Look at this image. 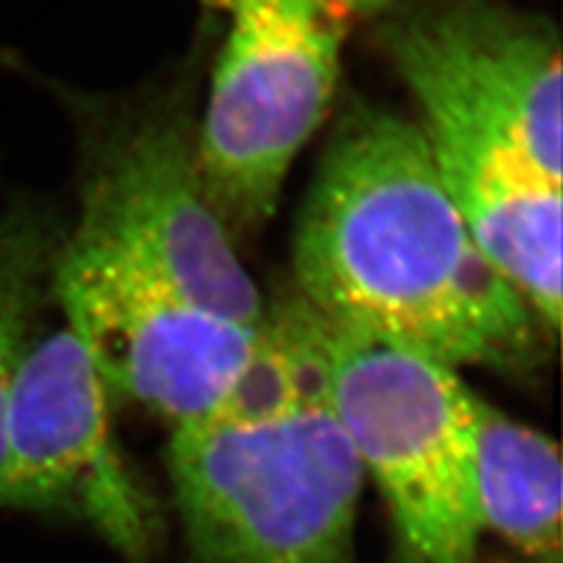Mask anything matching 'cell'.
Segmentation results:
<instances>
[{
  "mask_svg": "<svg viewBox=\"0 0 563 563\" xmlns=\"http://www.w3.org/2000/svg\"><path fill=\"white\" fill-rule=\"evenodd\" d=\"M322 3L336 14H357V16H368V14H378L385 8H390L395 0H322Z\"/></svg>",
  "mask_w": 563,
  "mask_h": 563,
  "instance_id": "obj_12",
  "label": "cell"
},
{
  "mask_svg": "<svg viewBox=\"0 0 563 563\" xmlns=\"http://www.w3.org/2000/svg\"><path fill=\"white\" fill-rule=\"evenodd\" d=\"M106 395L68 327L31 343L0 439V509L76 517L141 561L155 544L157 512L113 442Z\"/></svg>",
  "mask_w": 563,
  "mask_h": 563,
  "instance_id": "obj_7",
  "label": "cell"
},
{
  "mask_svg": "<svg viewBox=\"0 0 563 563\" xmlns=\"http://www.w3.org/2000/svg\"><path fill=\"white\" fill-rule=\"evenodd\" d=\"M477 503L484 531L536 563H561L563 470L548 434L479 401Z\"/></svg>",
  "mask_w": 563,
  "mask_h": 563,
  "instance_id": "obj_10",
  "label": "cell"
},
{
  "mask_svg": "<svg viewBox=\"0 0 563 563\" xmlns=\"http://www.w3.org/2000/svg\"><path fill=\"white\" fill-rule=\"evenodd\" d=\"M52 261L47 228L33 211L12 209L0 219V439Z\"/></svg>",
  "mask_w": 563,
  "mask_h": 563,
  "instance_id": "obj_11",
  "label": "cell"
},
{
  "mask_svg": "<svg viewBox=\"0 0 563 563\" xmlns=\"http://www.w3.org/2000/svg\"><path fill=\"white\" fill-rule=\"evenodd\" d=\"M78 231L211 314L258 329L266 306L200 179L196 148L151 122L109 153L85 192Z\"/></svg>",
  "mask_w": 563,
  "mask_h": 563,
  "instance_id": "obj_8",
  "label": "cell"
},
{
  "mask_svg": "<svg viewBox=\"0 0 563 563\" xmlns=\"http://www.w3.org/2000/svg\"><path fill=\"white\" fill-rule=\"evenodd\" d=\"M439 176L467 231L550 339L561 324V181L515 146L420 122Z\"/></svg>",
  "mask_w": 563,
  "mask_h": 563,
  "instance_id": "obj_9",
  "label": "cell"
},
{
  "mask_svg": "<svg viewBox=\"0 0 563 563\" xmlns=\"http://www.w3.org/2000/svg\"><path fill=\"white\" fill-rule=\"evenodd\" d=\"M202 3L209 5V8H214V10H228V12H231L235 0H202Z\"/></svg>",
  "mask_w": 563,
  "mask_h": 563,
  "instance_id": "obj_13",
  "label": "cell"
},
{
  "mask_svg": "<svg viewBox=\"0 0 563 563\" xmlns=\"http://www.w3.org/2000/svg\"><path fill=\"white\" fill-rule=\"evenodd\" d=\"M322 324L333 409L390 509L404 561L477 563L482 399L426 352Z\"/></svg>",
  "mask_w": 563,
  "mask_h": 563,
  "instance_id": "obj_3",
  "label": "cell"
},
{
  "mask_svg": "<svg viewBox=\"0 0 563 563\" xmlns=\"http://www.w3.org/2000/svg\"><path fill=\"white\" fill-rule=\"evenodd\" d=\"M298 296L324 320L453 368L523 376L542 329L490 268L420 125L355 111L331 141L294 242Z\"/></svg>",
  "mask_w": 563,
  "mask_h": 563,
  "instance_id": "obj_1",
  "label": "cell"
},
{
  "mask_svg": "<svg viewBox=\"0 0 563 563\" xmlns=\"http://www.w3.org/2000/svg\"><path fill=\"white\" fill-rule=\"evenodd\" d=\"M169 479L196 563H360L364 470L333 409L322 317L301 296L266 310L231 390L174 426Z\"/></svg>",
  "mask_w": 563,
  "mask_h": 563,
  "instance_id": "obj_2",
  "label": "cell"
},
{
  "mask_svg": "<svg viewBox=\"0 0 563 563\" xmlns=\"http://www.w3.org/2000/svg\"><path fill=\"white\" fill-rule=\"evenodd\" d=\"M339 64V14L322 0L233 3L192 144L228 233L271 219L298 151L329 109Z\"/></svg>",
  "mask_w": 563,
  "mask_h": 563,
  "instance_id": "obj_4",
  "label": "cell"
},
{
  "mask_svg": "<svg viewBox=\"0 0 563 563\" xmlns=\"http://www.w3.org/2000/svg\"><path fill=\"white\" fill-rule=\"evenodd\" d=\"M55 291L109 390L174 426L209 411L254 357L261 327L223 320L76 231L55 256Z\"/></svg>",
  "mask_w": 563,
  "mask_h": 563,
  "instance_id": "obj_5",
  "label": "cell"
},
{
  "mask_svg": "<svg viewBox=\"0 0 563 563\" xmlns=\"http://www.w3.org/2000/svg\"><path fill=\"white\" fill-rule=\"evenodd\" d=\"M387 55L422 122L453 125L563 172V70L554 26L490 0H432L387 24Z\"/></svg>",
  "mask_w": 563,
  "mask_h": 563,
  "instance_id": "obj_6",
  "label": "cell"
}]
</instances>
